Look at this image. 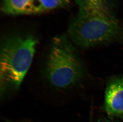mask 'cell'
<instances>
[{
	"instance_id": "1",
	"label": "cell",
	"mask_w": 123,
	"mask_h": 122,
	"mask_svg": "<svg viewBox=\"0 0 123 122\" xmlns=\"http://www.w3.org/2000/svg\"><path fill=\"white\" fill-rule=\"evenodd\" d=\"M77 15L71 22L68 36L80 47H92L116 39L120 27L112 0H75Z\"/></svg>"
},
{
	"instance_id": "2",
	"label": "cell",
	"mask_w": 123,
	"mask_h": 122,
	"mask_svg": "<svg viewBox=\"0 0 123 122\" xmlns=\"http://www.w3.org/2000/svg\"><path fill=\"white\" fill-rule=\"evenodd\" d=\"M38 41L30 34H17L4 39L0 48V89H19L31 65Z\"/></svg>"
},
{
	"instance_id": "3",
	"label": "cell",
	"mask_w": 123,
	"mask_h": 122,
	"mask_svg": "<svg viewBox=\"0 0 123 122\" xmlns=\"http://www.w3.org/2000/svg\"><path fill=\"white\" fill-rule=\"evenodd\" d=\"M68 35L55 37L45 64V73L52 85L59 89L74 86L84 75L81 62Z\"/></svg>"
},
{
	"instance_id": "4",
	"label": "cell",
	"mask_w": 123,
	"mask_h": 122,
	"mask_svg": "<svg viewBox=\"0 0 123 122\" xmlns=\"http://www.w3.org/2000/svg\"><path fill=\"white\" fill-rule=\"evenodd\" d=\"M104 107L106 113L123 119V76L110 78L105 94Z\"/></svg>"
},
{
	"instance_id": "5",
	"label": "cell",
	"mask_w": 123,
	"mask_h": 122,
	"mask_svg": "<svg viewBox=\"0 0 123 122\" xmlns=\"http://www.w3.org/2000/svg\"><path fill=\"white\" fill-rule=\"evenodd\" d=\"M1 9L6 15H33L45 12L37 0H3Z\"/></svg>"
},
{
	"instance_id": "6",
	"label": "cell",
	"mask_w": 123,
	"mask_h": 122,
	"mask_svg": "<svg viewBox=\"0 0 123 122\" xmlns=\"http://www.w3.org/2000/svg\"><path fill=\"white\" fill-rule=\"evenodd\" d=\"M44 12L64 8L69 5L70 0H37Z\"/></svg>"
},
{
	"instance_id": "7",
	"label": "cell",
	"mask_w": 123,
	"mask_h": 122,
	"mask_svg": "<svg viewBox=\"0 0 123 122\" xmlns=\"http://www.w3.org/2000/svg\"><path fill=\"white\" fill-rule=\"evenodd\" d=\"M110 122V121H105V122Z\"/></svg>"
},
{
	"instance_id": "8",
	"label": "cell",
	"mask_w": 123,
	"mask_h": 122,
	"mask_svg": "<svg viewBox=\"0 0 123 122\" xmlns=\"http://www.w3.org/2000/svg\"></svg>"
}]
</instances>
